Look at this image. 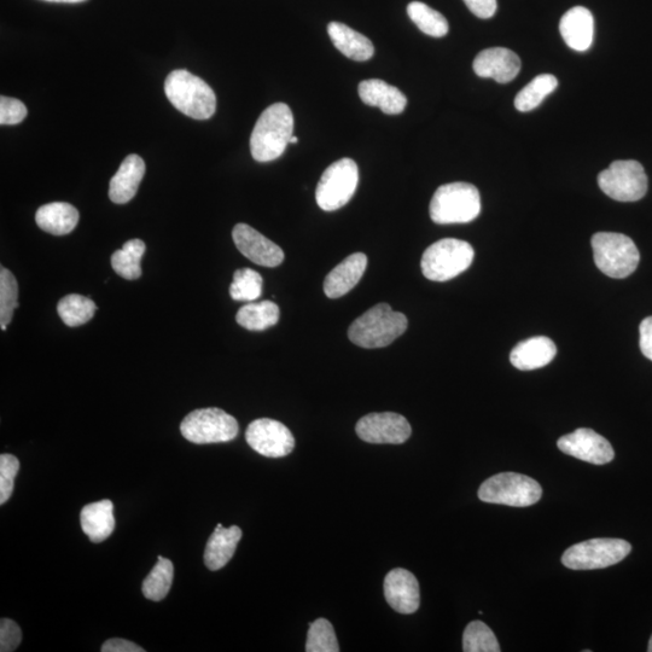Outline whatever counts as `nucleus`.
I'll list each match as a JSON object with an SVG mask.
<instances>
[{
    "label": "nucleus",
    "mask_w": 652,
    "mask_h": 652,
    "mask_svg": "<svg viewBox=\"0 0 652 652\" xmlns=\"http://www.w3.org/2000/svg\"><path fill=\"white\" fill-rule=\"evenodd\" d=\"M298 142H299V138H298V137H294V136H293V137L290 138V144H296V143H298Z\"/></svg>",
    "instance_id": "44"
},
{
    "label": "nucleus",
    "mask_w": 652,
    "mask_h": 652,
    "mask_svg": "<svg viewBox=\"0 0 652 652\" xmlns=\"http://www.w3.org/2000/svg\"><path fill=\"white\" fill-rule=\"evenodd\" d=\"M232 238L237 249L256 265L277 267L284 261L282 248L261 235L252 226L237 224L232 231Z\"/></svg>",
    "instance_id": "15"
},
{
    "label": "nucleus",
    "mask_w": 652,
    "mask_h": 652,
    "mask_svg": "<svg viewBox=\"0 0 652 652\" xmlns=\"http://www.w3.org/2000/svg\"><path fill=\"white\" fill-rule=\"evenodd\" d=\"M242 538V529L237 526L224 528L218 525L208 539L205 551V564L209 570L224 568L234 557L238 543Z\"/></svg>",
    "instance_id": "24"
},
{
    "label": "nucleus",
    "mask_w": 652,
    "mask_h": 652,
    "mask_svg": "<svg viewBox=\"0 0 652 652\" xmlns=\"http://www.w3.org/2000/svg\"><path fill=\"white\" fill-rule=\"evenodd\" d=\"M500 645L496 634L485 622L473 621L465 628L463 634V651L465 652H499Z\"/></svg>",
    "instance_id": "33"
},
{
    "label": "nucleus",
    "mask_w": 652,
    "mask_h": 652,
    "mask_svg": "<svg viewBox=\"0 0 652 652\" xmlns=\"http://www.w3.org/2000/svg\"><path fill=\"white\" fill-rule=\"evenodd\" d=\"M407 14L410 19L427 36L434 38L445 37L448 33V22L445 16L440 14L427 4L421 2H412L407 7Z\"/></svg>",
    "instance_id": "32"
},
{
    "label": "nucleus",
    "mask_w": 652,
    "mask_h": 652,
    "mask_svg": "<svg viewBox=\"0 0 652 652\" xmlns=\"http://www.w3.org/2000/svg\"><path fill=\"white\" fill-rule=\"evenodd\" d=\"M648 651L652 652V637H651L650 642H649Z\"/></svg>",
    "instance_id": "45"
},
{
    "label": "nucleus",
    "mask_w": 652,
    "mask_h": 652,
    "mask_svg": "<svg viewBox=\"0 0 652 652\" xmlns=\"http://www.w3.org/2000/svg\"><path fill=\"white\" fill-rule=\"evenodd\" d=\"M307 652H339L340 646L331 622L318 619L310 624L307 634Z\"/></svg>",
    "instance_id": "36"
},
{
    "label": "nucleus",
    "mask_w": 652,
    "mask_h": 652,
    "mask_svg": "<svg viewBox=\"0 0 652 652\" xmlns=\"http://www.w3.org/2000/svg\"><path fill=\"white\" fill-rule=\"evenodd\" d=\"M598 185L610 199L636 202L642 200L648 191V177L637 161H615L599 174Z\"/></svg>",
    "instance_id": "11"
},
{
    "label": "nucleus",
    "mask_w": 652,
    "mask_h": 652,
    "mask_svg": "<svg viewBox=\"0 0 652 652\" xmlns=\"http://www.w3.org/2000/svg\"><path fill=\"white\" fill-rule=\"evenodd\" d=\"M474 71L481 78H492L499 84H506L520 73L521 60L509 49H487L476 56Z\"/></svg>",
    "instance_id": "17"
},
{
    "label": "nucleus",
    "mask_w": 652,
    "mask_h": 652,
    "mask_svg": "<svg viewBox=\"0 0 652 652\" xmlns=\"http://www.w3.org/2000/svg\"><path fill=\"white\" fill-rule=\"evenodd\" d=\"M359 182L357 163L352 159H341L326 168L320 178L316 200L325 212H334L351 201Z\"/></svg>",
    "instance_id": "10"
},
{
    "label": "nucleus",
    "mask_w": 652,
    "mask_h": 652,
    "mask_svg": "<svg viewBox=\"0 0 652 652\" xmlns=\"http://www.w3.org/2000/svg\"><path fill=\"white\" fill-rule=\"evenodd\" d=\"M44 2L75 4L86 2V0H44Z\"/></svg>",
    "instance_id": "43"
},
{
    "label": "nucleus",
    "mask_w": 652,
    "mask_h": 652,
    "mask_svg": "<svg viewBox=\"0 0 652 652\" xmlns=\"http://www.w3.org/2000/svg\"><path fill=\"white\" fill-rule=\"evenodd\" d=\"M328 33L335 48L353 61H369L375 54L374 44L369 38L343 23H329Z\"/></svg>",
    "instance_id": "25"
},
{
    "label": "nucleus",
    "mask_w": 652,
    "mask_h": 652,
    "mask_svg": "<svg viewBox=\"0 0 652 652\" xmlns=\"http://www.w3.org/2000/svg\"><path fill=\"white\" fill-rule=\"evenodd\" d=\"M640 349L652 362V317L645 318L639 326Z\"/></svg>",
    "instance_id": "41"
},
{
    "label": "nucleus",
    "mask_w": 652,
    "mask_h": 652,
    "mask_svg": "<svg viewBox=\"0 0 652 652\" xmlns=\"http://www.w3.org/2000/svg\"><path fill=\"white\" fill-rule=\"evenodd\" d=\"M145 243L142 240H131L122 249L112 255L113 269L122 278L133 281L142 276L141 260L145 253Z\"/></svg>",
    "instance_id": "28"
},
{
    "label": "nucleus",
    "mask_w": 652,
    "mask_h": 652,
    "mask_svg": "<svg viewBox=\"0 0 652 652\" xmlns=\"http://www.w3.org/2000/svg\"><path fill=\"white\" fill-rule=\"evenodd\" d=\"M263 277L252 269H241L234 273L230 295L235 301L253 302L263 294Z\"/></svg>",
    "instance_id": "34"
},
{
    "label": "nucleus",
    "mask_w": 652,
    "mask_h": 652,
    "mask_svg": "<svg viewBox=\"0 0 652 652\" xmlns=\"http://www.w3.org/2000/svg\"><path fill=\"white\" fill-rule=\"evenodd\" d=\"M165 92L173 107L191 119H211L217 109V96L212 87L184 69L168 75Z\"/></svg>",
    "instance_id": "3"
},
{
    "label": "nucleus",
    "mask_w": 652,
    "mask_h": 652,
    "mask_svg": "<svg viewBox=\"0 0 652 652\" xmlns=\"http://www.w3.org/2000/svg\"><path fill=\"white\" fill-rule=\"evenodd\" d=\"M407 325L405 314L393 311L387 304H378L354 320L349 326L348 337L358 347L383 348L403 335Z\"/></svg>",
    "instance_id": "2"
},
{
    "label": "nucleus",
    "mask_w": 652,
    "mask_h": 652,
    "mask_svg": "<svg viewBox=\"0 0 652 652\" xmlns=\"http://www.w3.org/2000/svg\"><path fill=\"white\" fill-rule=\"evenodd\" d=\"M279 320V307L272 301L249 302L236 314V322L249 331H264Z\"/></svg>",
    "instance_id": "27"
},
{
    "label": "nucleus",
    "mask_w": 652,
    "mask_h": 652,
    "mask_svg": "<svg viewBox=\"0 0 652 652\" xmlns=\"http://www.w3.org/2000/svg\"><path fill=\"white\" fill-rule=\"evenodd\" d=\"M591 244L595 264L604 275L622 279L637 270L640 254L630 237L614 232H598L593 235Z\"/></svg>",
    "instance_id": "6"
},
{
    "label": "nucleus",
    "mask_w": 652,
    "mask_h": 652,
    "mask_svg": "<svg viewBox=\"0 0 652 652\" xmlns=\"http://www.w3.org/2000/svg\"><path fill=\"white\" fill-rule=\"evenodd\" d=\"M557 446L563 453L591 464H608L615 457L610 442L589 428H580L562 436Z\"/></svg>",
    "instance_id": "14"
},
{
    "label": "nucleus",
    "mask_w": 652,
    "mask_h": 652,
    "mask_svg": "<svg viewBox=\"0 0 652 652\" xmlns=\"http://www.w3.org/2000/svg\"><path fill=\"white\" fill-rule=\"evenodd\" d=\"M294 132V115L285 103L272 104L260 115L250 137V151L255 161L279 159L290 144Z\"/></svg>",
    "instance_id": "1"
},
{
    "label": "nucleus",
    "mask_w": 652,
    "mask_h": 652,
    "mask_svg": "<svg viewBox=\"0 0 652 652\" xmlns=\"http://www.w3.org/2000/svg\"><path fill=\"white\" fill-rule=\"evenodd\" d=\"M360 439L369 444L400 445L409 440L412 428L409 421L399 413H370L355 427Z\"/></svg>",
    "instance_id": "13"
},
{
    "label": "nucleus",
    "mask_w": 652,
    "mask_h": 652,
    "mask_svg": "<svg viewBox=\"0 0 652 652\" xmlns=\"http://www.w3.org/2000/svg\"><path fill=\"white\" fill-rule=\"evenodd\" d=\"M145 174V163L141 156L128 155L119 171L110 180L109 199L116 205H125L137 195Z\"/></svg>",
    "instance_id": "20"
},
{
    "label": "nucleus",
    "mask_w": 652,
    "mask_h": 652,
    "mask_svg": "<svg viewBox=\"0 0 652 652\" xmlns=\"http://www.w3.org/2000/svg\"><path fill=\"white\" fill-rule=\"evenodd\" d=\"M248 445L261 456L282 458L293 452L295 439L283 423L260 418L249 424L246 432Z\"/></svg>",
    "instance_id": "12"
},
{
    "label": "nucleus",
    "mask_w": 652,
    "mask_h": 652,
    "mask_svg": "<svg viewBox=\"0 0 652 652\" xmlns=\"http://www.w3.org/2000/svg\"><path fill=\"white\" fill-rule=\"evenodd\" d=\"M19 285L13 273L2 266L0 270V326L7 330V326L13 320L14 311L19 307Z\"/></svg>",
    "instance_id": "35"
},
{
    "label": "nucleus",
    "mask_w": 652,
    "mask_h": 652,
    "mask_svg": "<svg viewBox=\"0 0 652 652\" xmlns=\"http://www.w3.org/2000/svg\"><path fill=\"white\" fill-rule=\"evenodd\" d=\"M113 511L112 500L108 499L86 505L81 510V528H83V532L92 543H102L114 532L115 518Z\"/></svg>",
    "instance_id": "23"
},
{
    "label": "nucleus",
    "mask_w": 652,
    "mask_h": 652,
    "mask_svg": "<svg viewBox=\"0 0 652 652\" xmlns=\"http://www.w3.org/2000/svg\"><path fill=\"white\" fill-rule=\"evenodd\" d=\"M20 470V462L13 454L0 456V505L8 502L14 491L15 477Z\"/></svg>",
    "instance_id": "37"
},
{
    "label": "nucleus",
    "mask_w": 652,
    "mask_h": 652,
    "mask_svg": "<svg viewBox=\"0 0 652 652\" xmlns=\"http://www.w3.org/2000/svg\"><path fill=\"white\" fill-rule=\"evenodd\" d=\"M430 218L435 224H467L481 213V196L476 186L451 183L440 186L430 202Z\"/></svg>",
    "instance_id": "4"
},
{
    "label": "nucleus",
    "mask_w": 652,
    "mask_h": 652,
    "mask_svg": "<svg viewBox=\"0 0 652 652\" xmlns=\"http://www.w3.org/2000/svg\"><path fill=\"white\" fill-rule=\"evenodd\" d=\"M78 209L66 202H54L42 206L36 214L37 225L48 234L64 236L71 234L79 223Z\"/></svg>",
    "instance_id": "26"
},
{
    "label": "nucleus",
    "mask_w": 652,
    "mask_h": 652,
    "mask_svg": "<svg viewBox=\"0 0 652 652\" xmlns=\"http://www.w3.org/2000/svg\"><path fill=\"white\" fill-rule=\"evenodd\" d=\"M556 354L555 342L546 336H535L512 349L510 362L518 370L532 371L549 365Z\"/></svg>",
    "instance_id": "21"
},
{
    "label": "nucleus",
    "mask_w": 652,
    "mask_h": 652,
    "mask_svg": "<svg viewBox=\"0 0 652 652\" xmlns=\"http://www.w3.org/2000/svg\"><path fill=\"white\" fill-rule=\"evenodd\" d=\"M464 3L480 19H491L497 11V0H464Z\"/></svg>",
    "instance_id": "40"
},
{
    "label": "nucleus",
    "mask_w": 652,
    "mask_h": 652,
    "mask_svg": "<svg viewBox=\"0 0 652 652\" xmlns=\"http://www.w3.org/2000/svg\"><path fill=\"white\" fill-rule=\"evenodd\" d=\"M366 266H368V256L364 253L349 255L326 276L325 295L329 299H339L348 294L363 278Z\"/></svg>",
    "instance_id": "18"
},
{
    "label": "nucleus",
    "mask_w": 652,
    "mask_h": 652,
    "mask_svg": "<svg viewBox=\"0 0 652 652\" xmlns=\"http://www.w3.org/2000/svg\"><path fill=\"white\" fill-rule=\"evenodd\" d=\"M174 576L173 563L159 556L156 566L143 581L142 591L145 598L160 602L170 592Z\"/></svg>",
    "instance_id": "31"
},
{
    "label": "nucleus",
    "mask_w": 652,
    "mask_h": 652,
    "mask_svg": "<svg viewBox=\"0 0 652 652\" xmlns=\"http://www.w3.org/2000/svg\"><path fill=\"white\" fill-rule=\"evenodd\" d=\"M471 244L456 238H444L424 252L421 267L424 277L433 282H447L467 271L474 261Z\"/></svg>",
    "instance_id": "5"
},
{
    "label": "nucleus",
    "mask_w": 652,
    "mask_h": 652,
    "mask_svg": "<svg viewBox=\"0 0 652 652\" xmlns=\"http://www.w3.org/2000/svg\"><path fill=\"white\" fill-rule=\"evenodd\" d=\"M96 311L95 302L77 294L64 296L57 305L58 316L64 324L71 328L89 323Z\"/></svg>",
    "instance_id": "29"
},
{
    "label": "nucleus",
    "mask_w": 652,
    "mask_h": 652,
    "mask_svg": "<svg viewBox=\"0 0 652 652\" xmlns=\"http://www.w3.org/2000/svg\"><path fill=\"white\" fill-rule=\"evenodd\" d=\"M558 80L551 74H541L533 79L525 89L518 92L515 107L518 112H531L538 108L545 98L557 89Z\"/></svg>",
    "instance_id": "30"
},
{
    "label": "nucleus",
    "mask_w": 652,
    "mask_h": 652,
    "mask_svg": "<svg viewBox=\"0 0 652 652\" xmlns=\"http://www.w3.org/2000/svg\"><path fill=\"white\" fill-rule=\"evenodd\" d=\"M631 544L622 539H591L575 544L563 553L564 567L593 570L614 566L630 555Z\"/></svg>",
    "instance_id": "9"
},
{
    "label": "nucleus",
    "mask_w": 652,
    "mask_h": 652,
    "mask_svg": "<svg viewBox=\"0 0 652 652\" xmlns=\"http://www.w3.org/2000/svg\"><path fill=\"white\" fill-rule=\"evenodd\" d=\"M180 432L192 444H220L236 439L240 427L235 417L218 407H211L189 413L180 424Z\"/></svg>",
    "instance_id": "8"
},
{
    "label": "nucleus",
    "mask_w": 652,
    "mask_h": 652,
    "mask_svg": "<svg viewBox=\"0 0 652 652\" xmlns=\"http://www.w3.org/2000/svg\"><path fill=\"white\" fill-rule=\"evenodd\" d=\"M359 96L368 106L380 108L383 113L388 115L401 114L407 106V98L404 93L383 80L362 81L359 85Z\"/></svg>",
    "instance_id": "22"
},
{
    "label": "nucleus",
    "mask_w": 652,
    "mask_h": 652,
    "mask_svg": "<svg viewBox=\"0 0 652 652\" xmlns=\"http://www.w3.org/2000/svg\"><path fill=\"white\" fill-rule=\"evenodd\" d=\"M543 488L532 477L517 473H502L482 483L479 498L489 504L526 508L538 503Z\"/></svg>",
    "instance_id": "7"
},
{
    "label": "nucleus",
    "mask_w": 652,
    "mask_h": 652,
    "mask_svg": "<svg viewBox=\"0 0 652 652\" xmlns=\"http://www.w3.org/2000/svg\"><path fill=\"white\" fill-rule=\"evenodd\" d=\"M22 640V632L19 625L10 619L0 621V651L13 652Z\"/></svg>",
    "instance_id": "39"
},
{
    "label": "nucleus",
    "mask_w": 652,
    "mask_h": 652,
    "mask_svg": "<svg viewBox=\"0 0 652 652\" xmlns=\"http://www.w3.org/2000/svg\"><path fill=\"white\" fill-rule=\"evenodd\" d=\"M384 596L395 611L410 615L416 613L421 604V591L416 576L409 570H390L384 579Z\"/></svg>",
    "instance_id": "16"
},
{
    "label": "nucleus",
    "mask_w": 652,
    "mask_h": 652,
    "mask_svg": "<svg viewBox=\"0 0 652 652\" xmlns=\"http://www.w3.org/2000/svg\"><path fill=\"white\" fill-rule=\"evenodd\" d=\"M103 652H144L145 650L141 646L130 642V640L113 638L107 640L106 643L102 645Z\"/></svg>",
    "instance_id": "42"
},
{
    "label": "nucleus",
    "mask_w": 652,
    "mask_h": 652,
    "mask_svg": "<svg viewBox=\"0 0 652 652\" xmlns=\"http://www.w3.org/2000/svg\"><path fill=\"white\" fill-rule=\"evenodd\" d=\"M26 116L27 108L21 101L5 96L0 98V124L17 125L25 120Z\"/></svg>",
    "instance_id": "38"
},
{
    "label": "nucleus",
    "mask_w": 652,
    "mask_h": 652,
    "mask_svg": "<svg viewBox=\"0 0 652 652\" xmlns=\"http://www.w3.org/2000/svg\"><path fill=\"white\" fill-rule=\"evenodd\" d=\"M560 31L570 49L578 52L589 50L595 34V20L589 9L575 7L562 17Z\"/></svg>",
    "instance_id": "19"
}]
</instances>
